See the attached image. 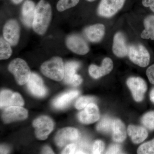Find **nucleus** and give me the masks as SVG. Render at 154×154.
Instances as JSON below:
<instances>
[{"label": "nucleus", "instance_id": "obj_1", "mask_svg": "<svg viewBox=\"0 0 154 154\" xmlns=\"http://www.w3.org/2000/svg\"><path fill=\"white\" fill-rule=\"evenodd\" d=\"M52 11L49 3L41 0L35 8L32 26L34 31L39 35L44 34L51 20Z\"/></svg>", "mask_w": 154, "mask_h": 154}, {"label": "nucleus", "instance_id": "obj_2", "mask_svg": "<svg viewBox=\"0 0 154 154\" xmlns=\"http://www.w3.org/2000/svg\"><path fill=\"white\" fill-rule=\"evenodd\" d=\"M42 72L45 76L56 81H60L64 76L65 66L62 59L56 57L45 62L41 66Z\"/></svg>", "mask_w": 154, "mask_h": 154}, {"label": "nucleus", "instance_id": "obj_3", "mask_svg": "<svg viewBox=\"0 0 154 154\" xmlns=\"http://www.w3.org/2000/svg\"><path fill=\"white\" fill-rule=\"evenodd\" d=\"M8 69L14 75L17 83L20 85L27 84L31 74L27 63L20 58L15 59L11 61Z\"/></svg>", "mask_w": 154, "mask_h": 154}, {"label": "nucleus", "instance_id": "obj_4", "mask_svg": "<svg viewBox=\"0 0 154 154\" xmlns=\"http://www.w3.org/2000/svg\"><path fill=\"white\" fill-rule=\"evenodd\" d=\"M128 57L133 63L142 67L148 65L150 56L148 51L141 44L131 45L128 48Z\"/></svg>", "mask_w": 154, "mask_h": 154}, {"label": "nucleus", "instance_id": "obj_5", "mask_svg": "<svg viewBox=\"0 0 154 154\" xmlns=\"http://www.w3.org/2000/svg\"><path fill=\"white\" fill-rule=\"evenodd\" d=\"M33 125L35 128V135L37 138L44 140L53 130L54 122L50 117L43 116L35 119Z\"/></svg>", "mask_w": 154, "mask_h": 154}, {"label": "nucleus", "instance_id": "obj_6", "mask_svg": "<svg viewBox=\"0 0 154 154\" xmlns=\"http://www.w3.org/2000/svg\"><path fill=\"white\" fill-rule=\"evenodd\" d=\"M125 0H101L98 7V13L101 17L110 18L120 11Z\"/></svg>", "mask_w": 154, "mask_h": 154}, {"label": "nucleus", "instance_id": "obj_7", "mask_svg": "<svg viewBox=\"0 0 154 154\" xmlns=\"http://www.w3.org/2000/svg\"><path fill=\"white\" fill-rule=\"evenodd\" d=\"M127 84L134 100L141 102L143 99L147 88L145 81L140 77H131L127 81Z\"/></svg>", "mask_w": 154, "mask_h": 154}, {"label": "nucleus", "instance_id": "obj_8", "mask_svg": "<svg viewBox=\"0 0 154 154\" xmlns=\"http://www.w3.org/2000/svg\"><path fill=\"white\" fill-rule=\"evenodd\" d=\"M3 36L11 45L15 46L18 44L20 36V28L17 21L11 19L6 23L3 29Z\"/></svg>", "mask_w": 154, "mask_h": 154}, {"label": "nucleus", "instance_id": "obj_9", "mask_svg": "<svg viewBox=\"0 0 154 154\" xmlns=\"http://www.w3.org/2000/svg\"><path fill=\"white\" fill-rule=\"evenodd\" d=\"M80 63L78 62H69L65 66L64 82L66 84L73 86H78L82 82V77L76 73L79 68Z\"/></svg>", "mask_w": 154, "mask_h": 154}, {"label": "nucleus", "instance_id": "obj_10", "mask_svg": "<svg viewBox=\"0 0 154 154\" xmlns=\"http://www.w3.org/2000/svg\"><path fill=\"white\" fill-rule=\"evenodd\" d=\"M28 116V110L23 107L11 106L5 109L2 114V119L5 123H10L14 121L24 120Z\"/></svg>", "mask_w": 154, "mask_h": 154}, {"label": "nucleus", "instance_id": "obj_11", "mask_svg": "<svg viewBox=\"0 0 154 154\" xmlns=\"http://www.w3.org/2000/svg\"><path fill=\"white\" fill-rule=\"evenodd\" d=\"M27 86L28 91L36 97L42 98L47 94V90L43 85L42 79L35 73H31Z\"/></svg>", "mask_w": 154, "mask_h": 154}, {"label": "nucleus", "instance_id": "obj_12", "mask_svg": "<svg viewBox=\"0 0 154 154\" xmlns=\"http://www.w3.org/2000/svg\"><path fill=\"white\" fill-rule=\"evenodd\" d=\"M66 43L69 49L79 55H85L90 50L88 43L79 35H72L69 36L67 38Z\"/></svg>", "mask_w": 154, "mask_h": 154}, {"label": "nucleus", "instance_id": "obj_13", "mask_svg": "<svg viewBox=\"0 0 154 154\" xmlns=\"http://www.w3.org/2000/svg\"><path fill=\"white\" fill-rule=\"evenodd\" d=\"M100 114L99 108L94 103H90L84 110L78 114V118L82 123L90 124L94 123L99 119Z\"/></svg>", "mask_w": 154, "mask_h": 154}, {"label": "nucleus", "instance_id": "obj_14", "mask_svg": "<svg viewBox=\"0 0 154 154\" xmlns=\"http://www.w3.org/2000/svg\"><path fill=\"white\" fill-rule=\"evenodd\" d=\"M79 131L73 128L68 127L59 131L55 137L57 145L61 147L69 142L76 140L79 138Z\"/></svg>", "mask_w": 154, "mask_h": 154}, {"label": "nucleus", "instance_id": "obj_15", "mask_svg": "<svg viewBox=\"0 0 154 154\" xmlns=\"http://www.w3.org/2000/svg\"><path fill=\"white\" fill-rule=\"evenodd\" d=\"M113 67V61L109 57L103 60L102 66H98L92 64L89 68L90 75L95 79H98L110 73Z\"/></svg>", "mask_w": 154, "mask_h": 154}, {"label": "nucleus", "instance_id": "obj_16", "mask_svg": "<svg viewBox=\"0 0 154 154\" xmlns=\"http://www.w3.org/2000/svg\"><path fill=\"white\" fill-rule=\"evenodd\" d=\"M128 48L123 33L119 32L113 37L112 50L114 54L119 57H123L128 54Z\"/></svg>", "mask_w": 154, "mask_h": 154}, {"label": "nucleus", "instance_id": "obj_17", "mask_svg": "<svg viewBox=\"0 0 154 154\" xmlns=\"http://www.w3.org/2000/svg\"><path fill=\"white\" fill-rule=\"evenodd\" d=\"M105 28L102 24H95L89 26L85 29L86 37L93 42H98L101 41L105 34Z\"/></svg>", "mask_w": 154, "mask_h": 154}, {"label": "nucleus", "instance_id": "obj_18", "mask_svg": "<svg viewBox=\"0 0 154 154\" xmlns=\"http://www.w3.org/2000/svg\"><path fill=\"white\" fill-rule=\"evenodd\" d=\"M35 5L32 1L26 0L22 6V20L27 27H30L33 24L35 13Z\"/></svg>", "mask_w": 154, "mask_h": 154}, {"label": "nucleus", "instance_id": "obj_19", "mask_svg": "<svg viewBox=\"0 0 154 154\" xmlns=\"http://www.w3.org/2000/svg\"><path fill=\"white\" fill-rule=\"evenodd\" d=\"M128 133L134 143L138 144L143 142L148 137L147 131L141 126L130 125L128 128Z\"/></svg>", "mask_w": 154, "mask_h": 154}, {"label": "nucleus", "instance_id": "obj_20", "mask_svg": "<svg viewBox=\"0 0 154 154\" xmlns=\"http://www.w3.org/2000/svg\"><path fill=\"white\" fill-rule=\"evenodd\" d=\"M79 94V92L77 91H69L64 93L54 99L53 102V105L56 109H63Z\"/></svg>", "mask_w": 154, "mask_h": 154}, {"label": "nucleus", "instance_id": "obj_21", "mask_svg": "<svg viewBox=\"0 0 154 154\" xmlns=\"http://www.w3.org/2000/svg\"><path fill=\"white\" fill-rule=\"evenodd\" d=\"M126 131L123 122L116 119L113 121L112 128V137L113 140L117 142H122L126 137Z\"/></svg>", "mask_w": 154, "mask_h": 154}, {"label": "nucleus", "instance_id": "obj_22", "mask_svg": "<svg viewBox=\"0 0 154 154\" xmlns=\"http://www.w3.org/2000/svg\"><path fill=\"white\" fill-rule=\"evenodd\" d=\"M144 30L141 34V37L144 39L154 40V15L146 17L144 21Z\"/></svg>", "mask_w": 154, "mask_h": 154}, {"label": "nucleus", "instance_id": "obj_23", "mask_svg": "<svg viewBox=\"0 0 154 154\" xmlns=\"http://www.w3.org/2000/svg\"><path fill=\"white\" fill-rule=\"evenodd\" d=\"M113 121L114 120L110 117H104L97 125V130L105 134L112 131Z\"/></svg>", "mask_w": 154, "mask_h": 154}, {"label": "nucleus", "instance_id": "obj_24", "mask_svg": "<svg viewBox=\"0 0 154 154\" xmlns=\"http://www.w3.org/2000/svg\"><path fill=\"white\" fill-rule=\"evenodd\" d=\"M14 93L9 90H3L0 94V106L1 108H6L12 106Z\"/></svg>", "mask_w": 154, "mask_h": 154}, {"label": "nucleus", "instance_id": "obj_25", "mask_svg": "<svg viewBox=\"0 0 154 154\" xmlns=\"http://www.w3.org/2000/svg\"><path fill=\"white\" fill-rule=\"evenodd\" d=\"M11 45L5 38L1 37L0 39V59L6 60L8 59L12 54V51Z\"/></svg>", "mask_w": 154, "mask_h": 154}, {"label": "nucleus", "instance_id": "obj_26", "mask_svg": "<svg viewBox=\"0 0 154 154\" xmlns=\"http://www.w3.org/2000/svg\"><path fill=\"white\" fill-rule=\"evenodd\" d=\"M96 99L91 96H82L78 99L75 104V107L78 110L84 109L91 103H95Z\"/></svg>", "mask_w": 154, "mask_h": 154}, {"label": "nucleus", "instance_id": "obj_27", "mask_svg": "<svg viewBox=\"0 0 154 154\" xmlns=\"http://www.w3.org/2000/svg\"><path fill=\"white\" fill-rule=\"evenodd\" d=\"M80 0H60L58 2L57 8L58 11L62 12L76 5Z\"/></svg>", "mask_w": 154, "mask_h": 154}, {"label": "nucleus", "instance_id": "obj_28", "mask_svg": "<svg viewBox=\"0 0 154 154\" xmlns=\"http://www.w3.org/2000/svg\"><path fill=\"white\" fill-rule=\"evenodd\" d=\"M138 154H154V139L141 145L137 150Z\"/></svg>", "mask_w": 154, "mask_h": 154}, {"label": "nucleus", "instance_id": "obj_29", "mask_svg": "<svg viewBox=\"0 0 154 154\" xmlns=\"http://www.w3.org/2000/svg\"><path fill=\"white\" fill-rule=\"evenodd\" d=\"M142 123L150 130H154V112H148L142 118Z\"/></svg>", "mask_w": 154, "mask_h": 154}, {"label": "nucleus", "instance_id": "obj_30", "mask_svg": "<svg viewBox=\"0 0 154 154\" xmlns=\"http://www.w3.org/2000/svg\"><path fill=\"white\" fill-rule=\"evenodd\" d=\"M105 143L102 140H97L94 142L92 147V153L101 154L105 149Z\"/></svg>", "mask_w": 154, "mask_h": 154}, {"label": "nucleus", "instance_id": "obj_31", "mask_svg": "<svg viewBox=\"0 0 154 154\" xmlns=\"http://www.w3.org/2000/svg\"><path fill=\"white\" fill-rule=\"evenodd\" d=\"M24 105V101L22 96L17 93H14L13 95L12 106L22 107Z\"/></svg>", "mask_w": 154, "mask_h": 154}, {"label": "nucleus", "instance_id": "obj_32", "mask_svg": "<svg viewBox=\"0 0 154 154\" xmlns=\"http://www.w3.org/2000/svg\"><path fill=\"white\" fill-rule=\"evenodd\" d=\"M121 152V148L118 145H112L109 147L106 152V154H119Z\"/></svg>", "mask_w": 154, "mask_h": 154}, {"label": "nucleus", "instance_id": "obj_33", "mask_svg": "<svg viewBox=\"0 0 154 154\" xmlns=\"http://www.w3.org/2000/svg\"><path fill=\"white\" fill-rule=\"evenodd\" d=\"M76 149V146L75 144L72 143L69 144L66 147L62 154H75Z\"/></svg>", "mask_w": 154, "mask_h": 154}, {"label": "nucleus", "instance_id": "obj_34", "mask_svg": "<svg viewBox=\"0 0 154 154\" xmlns=\"http://www.w3.org/2000/svg\"><path fill=\"white\" fill-rule=\"evenodd\" d=\"M146 73L149 82L154 85V64L149 67Z\"/></svg>", "mask_w": 154, "mask_h": 154}, {"label": "nucleus", "instance_id": "obj_35", "mask_svg": "<svg viewBox=\"0 0 154 154\" xmlns=\"http://www.w3.org/2000/svg\"><path fill=\"white\" fill-rule=\"evenodd\" d=\"M142 4L146 8H149L154 13V0H142Z\"/></svg>", "mask_w": 154, "mask_h": 154}, {"label": "nucleus", "instance_id": "obj_36", "mask_svg": "<svg viewBox=\"0 0 154 154\" xmlns=\"http://www.w3.org/2000/svg\"><path fill=\"white\" fill-rule=\"evenodd\" d=\"M42 153L43 154H54L52 150L48 146H45L43 148L42 151Z\"/></svg>", "mask_w": 154, "mask_h": 154}, {"label": "nucleus", "instance_id": "obj_37", "mask_svg": "<svg viewBox=\"0 0 154 154\" xmlns=\"http://www.w3.org/2000/svg\"><path fill=\"white\" fill-rule=\"evenodd\" d=\"M9 149L5 146H1V154L8 153Z\"/></svg>", "mask_w": 154, "mask_h": 154}, {"label": "nucleus", "instance_id": "obj_38", "mask_svg": "<svg viewBox=\"0 0 154 154\" xmlns=\"http://www.w3.org/2000/svg\"><path fill=\"white\" fill-rule=\"evenodd\" d=\"M150 98L152 102L154 103V88L152 90L150 94Z\"/></svg>", "mask_w": 154, "mask_h": 154}, {"label": "nucleus", "instance_id": "obj_39", "mask_svg": "<svg viewBox=\"0 0 154 154\" xmlns=\"http://www.w3.org/2000/svg\"><path fill=\"white\" fill-rule=\"evenodd\" d=\"M12 1H13V2L15 3V4H18L21 3L23 0H12Z\"/></svg>", "mask_w": 154, "mask_h": 154}, {"label": "nucleus", "instance_id": "obj_40", "mask_svg": "<svg viewBox=\"0 0 154 154\" xmlns=\"http://www.w3.org/2000/svg\"><path fill=\"white\" fill-rule=\"evenodd\" d=\"M87 1L89 2H94V1H95V0H87Z\"/></svg>", "mask_w": 154, "mask_h": 154}]
</instances>
